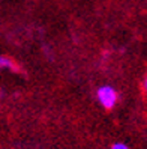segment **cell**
Segmentation results:
<instances>
[{
  "label": "cell",
  "mask_w": 147,
  "mask_h": 149,
  "mask_svg": "<svg viewBox=\"0 0 147 149\" xmlns=\"http://www.w3.org/2000/svg\"><path fill=\"white\" fill-rule=\"evenodd\" d=\"M96 98H98L99 104L104 109H113L117 104L119 95H117V92H116V89L113 86L104 84L96 91Z\"/></svg>",
  "instance_id": "obj_1"
},
{
  "label": "cell",
  "mask_w": 147,
  "mask_h": 149,
  "mask_svg": "<svg viewBox=\"0 0 147 149\" xmlns=\"http://www.w3.org/2000/svg\"><path fill=\"white\" fill-rule=\"evenodd\" d=\"M0 69H11V71H18V65H17L12 59L6 56H0Z\"/></svg>",
  "instance_id": "obj_2"
},
{
  "label": "cell",
  "mask_w": 147,
  "mask_h": 149,
  "mask_svg": "<svg viewBox=\"0 0 147 149\" xmlns=\"http://www.w3.org/2000/svg\"><path fill=\"white\" fill-rule=\"evenodd\" d=\"M111 149H129V146H128V145H125V143L117 142V143H114L113 146H111Z\"/></svg>",
  "instance_id": "obj_3"
},
{
  "label": "cell",
  "mask_w": 147,
  "mask_h": 149,
  "mask_svg": "<svg viewBox=\"0 0 147 149\" xmlns=\"http://www.w3.org/2000/svg\"><path fill=\"white\" fill-rule=\"evenodd\" d=\"M143 86H144V91H146V93H147V75L144 77V81H143Z\"/></svg>",
  "instance_id": "obj_4"
}]
</instances>
